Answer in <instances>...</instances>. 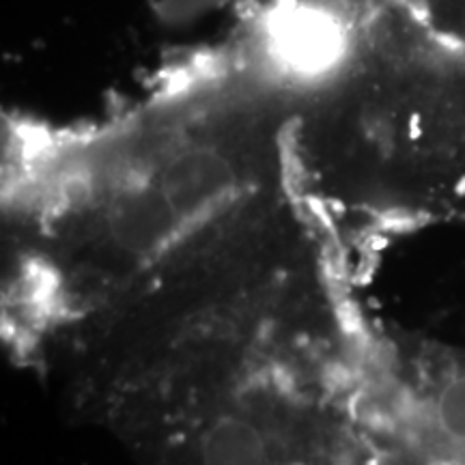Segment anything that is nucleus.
<instances>
[{
	"mask_svg": "<svg viewBox=\"0 0 465 465\" xmlns=\"http://www.w3.org/2000/svg\"><path fill=\"white\" fill-rule=\"evenodd\" d=\"M353 444L366 457L465 465V345L366 328Z\"/></svg>",
	"mask_w": 465,
	"mask_h": 465,
	"instance_id": "obj_3",
	"label": "nucleus"
},
{
	"mask_svg": "<svg viewBox=\"0 0 465 465\" xmlns=\"http://www.w3.org/2000/svg\"><path fill=\"white\" fill-rule=\"evenodd\" d=\"M364 323L325 265L125 401L141 465H349Z\"/></svg>",
	"mask_w": 465,
	"mask_h": 465,
	"instance_id": "obj_2",
	"label": "nucleus"
},
{
	"mask_svg": "<svg viewBox=\"0 0 465 465\" xmlns=\"http://www.w3.org/2000/svg\"><path fill=\"white\" fill-rule=\"evenodd\" d=\"M322 35L298 0H252L127 102L75 124L9 116L5 325L67 383L226 213L293 174L291 130Z\"/></svg>",
	"mask_w": 465,
	"mask_h": 465,
	"instance_id": "obj_1",
	"label": "nucleus"
},
{
	"mask_svg": "<svg viewBox=\"0 0 465 465\" xmlns=\"http://www.w3.org/2000/svg\"><path fill=\"white\" fill-rule=\"evenodd\" d=\"M360 465H414V463L394 461V459H366V461H360Z\"/></svg>",
	"mask_w": 465,
	"mask_h": 465,
	"instance_id": "obj_5",
	"label": "nucleus"
},
{
	"mask_svg": "<svg viewBox=\"0 0 465 465\" xmlns=\"http://www.w3.org/2000/svg\"><path fill=\"white\" fill-rule=\"evenodd\" d=\"M427 28L452 42L465 44V0H431Z\"/></svg>",
	"mask_w": 465,
	"mask_h": 465,
	"instance_id": "obj_4",
	"label": "nucleus"
}]
</instances>
